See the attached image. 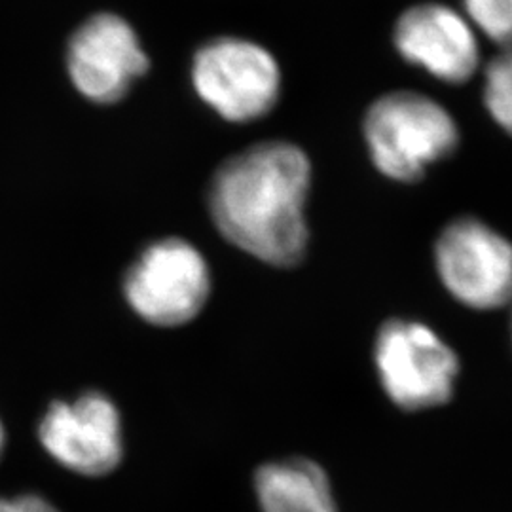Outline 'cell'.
<instances>
[{
  "label": "cell",
  "instance_id": "obj_9",
  "mask_svg": "<svg viewBox=\"0 0 512 512\" xmlns=\"http://www.w3.org/2000/svg\"><path fill=\"white\" fill-rule=\"evenodd\" d=\"M399 54L450 84L467 82L478 69V42L469 21L442 4L406 10L393 33Z\"/></svg>",
  "mask_w": 512,
  "mask_h": 512
},
{
  "label": "cell",
  "instance_id": "obj_13",
  "mask_svg": "<svg viewBox=\"0 0 512 512\" xmlns=\"http://www.w3.org/2000/svg\"><path fill=\"white\" fill-rule=\"evenodd\" d=\"M0 512H59L54 505L40 497V495L27 494L18 497H0Z\"/></svg>",
  "mask_w": 512,
  "mask_h": 512
},
{
  "label": "cell",
  "instance_id": "obj_8",
  "mask_svg": "<svg viewBox=\"0 0 512 512\" xmlns=\"http://www.w3.org/2000/svg\"><path fill=\"white\" fill-rule=\"evenodd\" d=\"M435 258L444 287L465 306L495 310L512 302V245L480 220L452 222Z\"/></svg>",
  "mask_w": 512,
  "mask_h": 512
},
{
  "label": "cell",
  "instance_id": "obj_7",
  "mask_svg": "<svg viewBox=\"0 0 512 512\" xmlns=\"http://www.w3.org/2000/svg\"><path fill=\"white\" fill-rule=\"evenodd\" d=\"M150 69V59L129 21L112 12L93 14L67 44V71L78 93L97 105H112Z\"/></svg>",
  "mask_w": 512,
  "mask_h": 512
},
{
  "label": "cell",
  "instance_id": "obj_14",
  "mask_svg": "<svg viewBox=\"0 0 512 512\" xmlns=\"http://www.w3.org/2000/svg\"><path fill=\"white\" fill-rule=\"evenodd\" d=\"M4 444H6V433H4V425H2V421H0V456H2V452H4Z\"/></svg>",
  "mask_w": 512,
  "mask_h": 512
},
{
  "label": "cell",
  "instance_id": "obj_3",
  "mask_svg": "<svg viewBox=\"0 0 512 512\" xmlns=\"http://www.w3.org/2000/svg\"><path fill=\"white\" fill-rule=\"evenodd\" d=\"M190 76L203 103L234 124L264 118L281 95L279 63L247 38L207 40L194 54Z\"/></svg>",
  "mask_w": 512,
  "mask_h": 512
},
{
  "label": "cell",
  "instance_id": "obj_6",
  "mask_svg": "<svg viewBox=\"0 0 512 512\" xmlns=\"http://www.w3.org/2000/svg\"><path fill=\"white\" fill-rule=\"evenodd\" d=\"M38 440L50 458L76 475H110L124 459L122 416L101 391L50 404L38 425Z\"/></svg>",
  "mask_w": 512,
  "mask_h": 512
},
{
  "label": "cell",
  "instance_id": "obj_12",
  "mask_svg": "<svg viewBox=\"0 0 512 512\" xmlns=\"http://www.w3.org/2000/svg\"><path fill=\"white\" fill-rule=\"evenodd\" d=\"M476 27L503 48H512V0H463Z\"/></svg>",
  "mask_w": 512,
  "mask_h": 512
},
{
  "label": "cell",
  "instance_id": "obj_4",
  "mask_svg": "<svg viewBox=\"0 0 512 512\" xmlns=\"http://www.w3.org/2000/svg\"><path fill=\"white\" fill-rule=\"evenodd\" d=\"M124 294L143 321L164 329L181 327L196 319L209 300V264L186 239H158L131 262Z\"/></svg>",
  "mask_w": 512,
  "mask_h": 512
},
{
  "label": "cell",
  "instance_id": "obj_11",
  "mask_svg": "<svg viewBox=\"0 0 512 512\" xmlns=\"http://www.w3.org/2000/svg\"><path fill=\"white\" fill-rule=\"evenodd\" d=\"M484 101L495 122L512 133V48H503L486 69Z\"/></svg>",
  "mask_w": 512,
  "mask_h": 512
},
{
  "label": "cell",
  "instance_id": "obj_10",
  "mask_svg": "<svg viewBox=\"0 0 512 512\" xmlns=\"http://www.w3.org/2000/svg\"><path fill=\"white\" fill-rule=\"evenodd\" d=\"M255 494L262 512H338L325 469L308 458L258 467Z\"/></svg>",
  "mask_w": 512,
  "mask_h": 512
},
{
  "label": "cell",
  "instance_id": "obj_5",
  "mask_svg": "<svg viewBox=\"0 0 512 512\" xmlns=\"http://www.w3.org/2000/svg\"><path fill=\"white\" fill-rule=\"evenodd\" d=\"M374 361L387 397L416 412L448 403L459 372L456 353L414 321L393 319L376 336Z\"/></svg>",
  "mask_w": 512,
  "mask_h": 512
},
{
  "label": "cell",
  "instance_id": "obj_1",
  "mask_svg": "<svg viewBox=\"0 0 512 512\" xmlns=\"http://www.w3.org/2000/svg\"><path fill=\"white\" fill-rule=\"evenodd\" d=\"M310 186V158L302 148L256 143L219 165L209 184V213L222 238L243 253L275 268H294L310 241Z\"/></svg>",
  "mask_w": 512,
  "mask_h": 512
},
{
  "label": "cell",
  "instance_id": "obj_2",
  "mask_svg": "<svg viewBox=\"0 0 512 512\" xmlns=\"http://www.w3.org/2000/svg\"><path fill=\"white\" fill-rule=\"evenodd\" d=\"M366 145L378 171L399 183H416L429 165L448 158L458 126L437 101L416 92H393L366 110Z\"/></svg>",
  "mask_w": 512,
  "mask_h": 512
}]
</instances>
